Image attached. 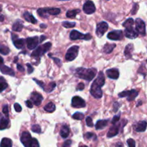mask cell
Returning <instances> with one entry per match:
<instances>
[{"instance_id":"484cf974","label":"cell","mask_w":147,"mask_h":147,"mask_svg":"<svg viewBox=\"0 0 147 147\" xmlns=\"http://www.w3.org/2000/svg\"><path fill=\"white\" fill-rule=\"evenodd\" d=\"M23 16H24V18L25 19V20H27L29 22H31L32 24H36L37 23V20L34 18L32 14L29 13L28 11H25L23 14Z\"/></svg>"},{"instance_id":"7402d4cb","label":"cell","mask_w":147,"mask_h":147,"mask_svg":"<svg viewBox=\"0 0 147 147\" xmlns=\"http://www.w3.org/2000/svg\"><path fill=\"white\" fill-rule=\"evenodd\" d=\"M108 123H109V119L98 121L96 124V130H101V129H105L107 126Z\"/></svg>"},{"instance_id":"2e32d148","label":"cell","mask_w":147,"mask_h":147,"mask_svg":"<svg viewBox=\"0 0 147 147\" xmlns=\"http://www.w3.org/2000/svg\"><path fill=\"white\" fill-rule=\"evenodd\" d=\"M139 33L136 30V29H134L133 27H128L125 29V36L129 39H135L138 37Z\"/></svg>"},{"instance_id":"b9f144b4","label":"cell","mask_w":147,"mask_h":147,"mask_svg":"<svg viewBox=\"0 0 147 147\" xmlns=\"http://www.w3.org/2000/svg\"><path fill=\"white\" fill-rule=\"evenodd\" d=\"M33 80H34V81L36 82V83H37V85H39V86H40L43 90H45V83H43V82L40 81V80H38L36 78H33Z\"/></svg>"},{"instance_id":"cb8c5ba5","label":"cell","mask_w":147,"mask_h":147,"mask_svg":"<svg viewBox=\"0 0 147 147\" xmlns=\"http://www.w3.org/2000/svg\"><path fill=\"white\" fill-rule=\"evenodd\" d=\"M26 43V40L24 39L17 38L16 40H13V44L17 49H22L24 47V45Z\"/></svg>"},{"instance_id":"7bdbcfd3","label":"cell","mask_w":147,"mask_h":147,"mask_svg":"<svg viewBox=\"0 0 147 147\" xmlns=\"http://www.w3.org/2000/svg\"><path fill=\"white\" fill-rule=\"evenodd\" d=\"M2 112L4 114L6 115V116H8L9 114V108H8V105H4L2 108Z\"/></svg>"},{"instance_id":"4fadbf2b","label":"cell","mask_w":147,"mask_h":147,"mask_svg":"<svg viewBox=\"0 0 147 147\" xmlns=\"http://www.w3.org/2000/svg\"><path fill=\"white\" fill-rule=\"evenodd\" d=\"M83 11L87 14H91L96 11V7L93 1H87L84 4L83 7Z\"/></svg>"},{"instance_id":"4316f807","label":"cell","mask_w":147,"mask_h":147,"mask_svg":"<svg viewBox=\"0 0 147 147\" xmlns=\"http://www.w3.org/2000/svg\"><path fill=\"white\" fill-rule=\"evenodd\" d=\"M21 20H18L13 24L12 25V30L15 32H20L22 31L23 28V24Z\"/></svg>"},{"instance_id":"d6986e66","label":"cell","mask_w":147,"mask_h":147,"mask_svg":"<svg viewBox=\"0 0 147 147\" xmlns=\"http://www.w3.org/2000/svg\"><path fill=\"white\" fill-rule=\"evenodd\" d=\"M147 126V123L145 121H141L138 122L136 125L135 126L134 129L135 131L137 132H144L146 131Z\"/></svg>"},{"instance_id":"74e56055","label":"cell","mask_w":147,"mask_h":147,"mask_svg":"<svg viewBox=\"0 0 147 147\" xmlns=\"http://www.w3.org/2000/svg\"><path fill=\"white\" fill-rule=\"evenodd\" d=\"M76 22H70L65 21L63 22V26L65 28H72L76 26Z\"/></svg>"},{"instance_id":"db71d44e","label":"cell","mask_w":147,"mask_h":147,"mask_svg":"<svg viewBox=\"0 0 147 147\" xmlns=\"http://www.w3.org/2000/svg\"><path fill=\"white\" fill-rule=\"evenodd\" d=\"M17 69H18V70L19 71H20V72H24V67H23V66L22 65H20V64H17Z\"/></svg>"},{"instance_id":"c3c4849f","label":"cell","mask_w":147,"mask_h":147,"mask_svg":"<svg viewBox=\"0 0 147 147\" xmlns=\"http://www.w3.org/2000/svg\"><path fill=\"white\" fill-rule=\"evenodd\" d=\"M121 106V105L119 104L118 102H115L114 103H113V111L114 112H116L118 111V109H119V107Z\"/></svg>"},{"instance_id":"680465c9","label":"cell","mask_w":147,"mask_h":147,"mask_svg":"<svg viewBox=\"0 0 147 147\" xmlns=\"http://www.w3.org/2000/svg\"><path fill=\"white\" fill-rule=\"evenodd\" d=\"M4 20V17L2 14H0V22H3Z\"/></svg>"},{"instance_id":"f6af8a7d","label":"cell","mask_w":147,"mask_h":147,"mask_svg":"<svg viewBox=\"0 0 147 147\" xmlns=\"http://www.w3.org/2000/svg\"><path fill=\"white\" fill-rule=\"evenodd\" d=\"M14 108L17 112H21L22 111V107H21V106L19 104V103H14Z\"/></svg>"},{"instance_id":"f546056e","label":"cell","mask_w":147,"mask_h":147,"mask_svg":"<svg viewBox=\"0 0 147 147\" xmlns=\"http://www.w3.org/2000/svg\"><path fill=\"white\" fill-rule=\"evenodd\" d=\"M55 105L53 103H52V102H50V103H48L45 106L44 109L45 111L48 112V113H53V112L55 111Z\"/></svg>"},{"instance_id":"83f0119b","label":"cell","mask_w":147,"mask_h":147,"mask_svg":"<svg viewBox=\"0 0 147 147\" xmlns=\"http://www.w3.org/2000/svg\"><path fill=\"white\" fill-rule=\"evenodd\" d=\"M116 44H106L104 45L103 48V52L106 54H109V53H111L113 50V49L116 47Z\"/></svg>"},{"instance_id":"9c48e42d","label":"cell","mask_w":147,"mask_h":147,"mask_svg":"<svg viewBox=\"0 0 147 147\" xmlns=\"http://www.w3.org/2000/svg\"><path fill=\"white\" fill-rule=\"evenodd\" d=\"M109 29V24L106 22H101L98 23L96 26V33L98 37H101L103 34L106 32V31Z\"/></svg>"},{"instance_id":"f907efd6","label":"cell","mask_w":147,"mask_h":147,"mask_svg":"<svg viewBox=\"0 0 147 147\" xmlns=\"http://www.w3.org/2000/svg\"><path fill=\"white\" fill-rule=\"evenodd\" d=\"M138 8H139V5H138V4H134V6L133 7V9H132L131 10V14H136V12L137 11Z\"/></svg>"},{"instance_id":"7c38bea8","label":"cell","mask_w":147,"mask_h":147,"mask_svg":"<svg viewBox=\"0 0 147 147\" xmlns=\"http://www.w3.org/2000/svg\"><path fill=\"white\" fill-rule=\"evenodd\" d=\"M26 44H27V47L29 50H34L39 44L38 37L35 36V37H28L26 39Z\"/></svg>"},{"instance_id":"f35d334b","label":"cell","mask_w":147,"mask_h":147,"mask_svg":"<svg viewBox=\"0 0 147 147\" xmlns=\"http://www.w3.org/2000/svg\"><path fill=\"white\" fill-rule=\"evenodd\" d=\"M85 139H94V140H96L97 139V137H96V134H94L93 133H91V132H88L86 134L84 135Z\"/></svg>"},{"instance_id":"8fae6325","label":"cell","mask_w":147,"mask_h":147,"mask_svg":"<svg viewBox=\"0 0 147 147\" xmlns=\"http://www.w3.org/2000/svg\"><path fill=\"white\" fill-rule=\"evenodd\" d=\"M71 105L73 107L79 109V108H84L86 107V101L80 96H74L72 98Z\"/></svg>"},{"instance_id":"91938a15","label":"cell","mask_w":147,"mask_h":147,"mask_svg":"<svg viewBox=\"0 0 147 147\" xmlns=\"http://www.w3.org/2000/svg\"><path fill=\"white\" fill-rule=\"evenodd\" d=\"M40 27H46L47 26L45 25V24H41V25H40Z\"/></svg>"},{"instance_id":"ab89813d","label":"cell","mask_w":147,"mask_h":147,"mask_svg":"<svg viewBox=\"0 0 147 147\" xmlns=\"http://www.w3.org/2000/svg\"><path fill=\"white\" fill-rule=\"evenodd\" d=\"M86 125H87L88 127H93V120H92L91 117H90V116H88L86 119Z\"/></svg>"},{"instance_id":"3957f363","label":"cell","mask_w":147,"mask_h":147,"mask_svg":"<svg viewBox=\"0 0 147 147\" xmlns=\"http://www.w3.org/2000/svg\"><path fill=\"white\" fill-rule=\"evenodd\" d=\"M20 141L24 147H40L38 141L32 138L31 134L27 131H24L22 134Z\"/></svg>"},{"instance_id":"8d00e7d4","label":"cell","mask_w":147,"mask_h":147,"mask_svg":"<svg viewBox=\"0 0 147 147\" xmlns=\"http://www.w3.org/2000/svg\"><path fill=\"white\" fill-rule=\"evenodd\" d=\"M31 130L33 132H34V133H37V134L41 133V131H42L41 127H40V125H38V124L33 125L31 128Z\"/></svg>"},{"instance_id":"30bf717a","label":"cell","mask_w":147,"mask_h":147,"mask_svg":"<svg viewBox=\"0 0 147 147\" xmlns=\"http://www.w3.org/2000/svg\"><path fill=\"white\" fill-rule=\"evenodd\" d=\"M136 30L139 34L144 36L146 34V25L142 19L137 18L136 20Z\"/></svg>"},{"instance_id":"7a4b0ae2","label":"cell","mask_w":147,"mask_h":147,"mask_svg":"<svg viewBox=\"0 0 147 147\" xmlns=\"http://www.w3.org/2000/svg\"><path fill=\"white\" fill-rule=\"evenodd\" d=\"M97 70L96 68H83L78 67L76 70V76L79 78L83 79L87 81H91L96 76Z\"/></svg>"},{"instance_id":"ba28073f","label":"cell","mask_w":147,"mask_h":147,"mask_svg":"<svg viewBox=\"0 0 147 147\" xmlns=\"http://www.w3.org/2000/svg\"><path fill=\"white\" fill-rule=\"evenodd\" d=\"M139 95V92L136 90H126V91H123L122 93H119V96L120 98H127V100L129 101H132V100H134L137 96Z\"/></svg>"},{"instance_id":"9f6ffc18","label":"cell","mask_w":147,"mask_h":147,"mask_svg":"<svg viewBox=\"0 0 147 147\" xmlns=\"http://www.w3.org/2000/svg\"><path fill=\"white\" fill-rule=\"evenodd\" d=\"M116 147H123V144L121 143V142H119V143L116 144Z\"/></svg>"},{"instance_id":"6125c7cd","label":"cell","mask_w":147,"mask_h":147,"mask_svg":"<svg viewBox=\"0 0 147 147\" xmlns=\"http://www.w3.org/2000/svg\"><path fill=\"white\" fill-rule=\"evenodd\" d=\"M1 5H0V11H1Z\"/></svg>"},{"instance_id":"ffe728a7","label":"cell","mask_w":147,"mask_h":147,"mask_svg":"<svg viewBox=\"0 0 147 147\" xmlns=\"http://www.w3.org/2000/svg\"><path fill=\"white\" fill-rule=\"evenodd\" d=\"M0 71L1 73L4 75H8L10 76H15V73H14V70L11 68H10L9 67L6 65H2L0 67Z\"/></svg>"},{"instance_id":"52a82bcc","label":"cell","mask_w":147,"mask_h":147,"mask_svg":"<svg viewBox=\"0 0 147 147\" xmlns=\"http://www.w3.org/2000/svg\"><path fill=\"white\" fill-rule=\"evenodd\" d=\"M79 47L78 45H74L70 47L67 50L65 54V59L67 61H73L77 57L78 55Z\"/></svg>"},{"instance_id":"60d3db41","label":"cell","mask_w":147,"mask_h":147,"mask_svg":"<svg viewBox=\"0 0 147 147\" xmlns=\"http://www.w3.org/2000/svg\"><path fill=\"white\" fill-rule=\"evenodd\" d=\"M127 144L129 147H136V142H135V141L132 139H128Z\"/></svg>"},{"instance_id":"6f0895ef","label":"cell","mask_w":147,"mask_h":147,"mask_svg":"<svg viewBox=\"0 0 147 147\" xmlns=\"http://www.w3.org/2000/svg\"><path fill=\"white\" fill-rule=\"evenodd\" d=\"M45 39H46V37L45 36H44V35H42L41 37H40V42H42L43 41V40H45Z\"/></svg>"},{"instance_id":"e0dca14e","label":"cell","mask_w":147,"mask_h":147,"mask_svg":"<svg viewBox=\"0 0 147 147\" xmlns=\"http://www.w3.org/2000/svg\"><path fill=\"white\" fill-rule=\"evenodd\" d=\"M106 74L109 78L113 79V80H117L119 77V71L116 68L109 69L106 70Z\"/></svg>"},{"instance_id":"f1b7e54d","label":"cell","mask_w":147,"mask_h":147,"mask_svg":"<svg viewBox=\"0 0 147 147\" xmlns=\"http://www.w3.org/2000/svg\"><path fill=\"white\" fill-rule=\"evenodd\" d=\"M0 147H12V141L9 138H3L1 141Z\"/></svg>"},{"instance_id":"44dd1931","label":"cell","mask_w":147,"mask_h":147,"mask_svg":"<svg viewBox=\"0 0 147 147\" xmlns=\"http://www.w3.org/2000/svg\"><path fill=\"white\" fill-rule=\"evenodd\" d=\"M60 134L61 137L63 138V139L68 137V136L70 135V128H69L67 125L65 124L62 126L61 129H60Z\"/></svg>"},{"instance_id":"681fc988","label":"cell","mask_w":147,"mask_h":147,"mask_svg":"<svg viewBox=\"0 0 147 147\" xmlns=\"http://www.w3.org/2000/svg\"><path fill=\"white\" fill-rule=\"evenodd\" d=\"M71 144H72L71 140H66L65 142H64V144H63V147H70L71 146Z\"/></svg>"},{"instance_id":"bcb514c9","label":"cell","mask_w":147,"mask_h":147,"mask_svg":"<svg viewBox=\"0 0 147 147\" xmlns=\"http://www.w3.org/2000/svg\"><path fill=\"white\" fill-rule=\"evenodd\" d=\"M27 68H28V70H27V73H28V74H31L32 73H33V71H34V68H33L32 66L30 63H27Z\"/></svg>"},{"instance_id":"be15d7a7","label":"cell","mask_w":147,"mask_h":147,"mask_svg":"<svg viewBox=\"0 0 147 147\" xmlns=\"http://www.w3.org/2000/svg\"><path fill=\"white\" fill-rule=\"evenodd\" d=\"M146 62H147V60H146Z\"/></svg>"},{"instance_id":"d590c367","label":"cell","mask_w":147,"mask_h":147,"mask_svg":"<svg viewBox=\"0 0 147 147\" xmlns=\"http://www.w3.org/2000/svg\"><path fill=\"white\" fill-rule=\"evenodd\" d=\"M73 118L74 119H76V120L80 121L84 119V115H83V113H80V112H76L73 115Z\"/></svg>"},{"instance_id":"11a10c76","label":"cell","mask_w":147,"mask_h":147,"mask_svg":"<svg viewBox=\"0 0 147 147\" xmlns=\"http://www.w3.org/2000/svg\"><path fill=\"white\" fill-rule=\"evenodd\" d=\"M2 65H4V59L0 56V67Z\"/></svg>"},{"instance_id":"5b68a950","label":"cell","mask_w":147,"mask_h":147,"mask_svg":"<svg viewBox=\"0 0 147 147\" xmlns=\"http://www.w3.org/2000/svg\"><path fill=\"white\" fill-rule=\"evenodd\" d=\"M52 44L51 42H48L45 43L44 45L41 46H39L37 47L34 51L31 54V57H39L42 56L45 53H47V51L50 50V49L51 48Z\"/></svg>"},{"instance_id":"e575fe53","label":"cell","mask_w":147,"mask_h":147,"mask_svg":"<svg viewBox=\"0 0 147 147\" xmlns=\"http://www.w3.org/2000/svg\"><path fill=\"white\" fill-rule=\"evenodd\" d=\"M55 87H56L55 83V82H52V83H50V84L48 85V86L45 87V88L44 90H46L47 93H50V92H52L55 88Z\"/></svg>"},{"instance_id":"7dc6e473","label":"cell","mask_w":147,"mask_h":147,"mask_svg":"<svg viewBox=\"0 0 147 147\" xmlns=\"http://www.w3.org/2000/svg\"><path fill=\"white\" fill-rule=\"evenodd\" d=\"M52 58H53V60H54L55 63H56V65H58L59 67H61L62 62H61V60H60V59L57 58V57H52Z\"/></svg>"},{"instance_id":"94428289","label":"cell","mask_w":147,"mask_h":147,"mask_svg":"<svg viewBox=\"0 0 147 147\" xmlns=\"http://www.w3.org/2000/svg\"><path fill=\"white\" fill-rule=\"evenodd\" d=\"M79 147H88L87 146H86V145H82V146H79Z\"/></svg>"},{"instance_id":"5bb4252c","label":"cell","mask_w":147,"mask_h":147,"mask_svg":"<svg viewBox=\"0 0 147 147\" xmlns=\"http://www.w3.org/2000/svg\"><path fill=\"white\" fill-rule=\"evenodd\" d=\"M123 32L121 30H114L108 34L107 37L111 40H121L123 38Z\"/></svg>"},{"instance_id":"277c9868","label":"cell","mask_w":147,"mask_h":147,"mask_svg":"<svg viewBox=\"0 0 147 147\" xmlns=\"http://www.w3.org/2000/svg\"><path fill=\"white\" fill-rule=\"evenodd\" d=\"M60 13V9L59 8H40L37 9V14L43 18H47L49 15H57Z\"/></svg>"},{"instance_id":"9a60e30c","label":"cell","mask_w":147,"mask_h":147,"mask_svg":"<svg viewBox=\"0 0 147 147\" xmlns=\"http://www.w3.org/2000/svg\"><path fill=\"white\" fill-rule=\"evenodd\" d=\"M32 102L35 106H40L41 104L42 101L43 100V97L40 93H37V92H32L30 96Z\"/></svg>"},{"instance_id":"d6a6232c","label":"cell","mask_w":147,"mask_h":147,"mask_svg":"<svg viewBox=\"0 0 147 147\" xmlns=\"http://www.w3.org/2000/svg\"><path fill=\"white\" fill-rule=\"evenodd\" d=\"M134 24V21L133 19L129 18L123 23V26L125 28H128V27H133Z\"/></svg>"},{"instance_id":"ac0fdd59","label":"cell","mask_w":147,"mask_h":147,"mask_svg":"<svg viewBox=\"0 0 147 147\" xmlns=\"http://www.w3.org/2000/svg\"><path fill=\"white\" fill-rule=\"evenodd\" d=\"M119 128H120V125L119 124H114L113 126H111L107 134V137L112 138L113 136H116L119 133Z\"/></svg>"},{"instance_id":"4dcf8cb0","label":"cell","mask_w":147,"mask_h":147,"mask_svg":"<svg viewBox=\"0 0 147 147\" xmlns=\"http://www.w3.org/2000/svg\"><path fill=\"white\" fill-rule=\"evenodd\" d=\"M7 87H8V84L6 82L5 79L3 77H0V93L7 89Z\"/></svg>"},{"instance_id":"836d02e7","label":"cell","mask_w":147,"mask_h":147,"mask_svg":"<svg viewBox=\"0 0 147 147\" xmlns=\"http://www.w3.org/2000/svg\"><path fill=\"white\" fill-rule=\"evenodd\" d=\"M10 50L8 47L7 46H4V45H1L0 46V53L4 55H7L9 53Z\"/></svg>"},{"instance_id":"f5cc1de1","label":"cell","mask_w":147,"mask_h":147,"mask_svg":"<svg viewBox=\"0 0 147 147\" xmlns=\"http://www.w3.org/2000/svg\"><path fill=\"white\" fill-rule=\"evenodd\" d=\"M25 104L26 106H27L28 108H30V109H32V108L33 107V103H32L30 100H26Z\"/></svg>"},{"instance_id":"1f68e13d","label":"cell","mask_w":147,"mask_h":147,"mask_svg":"<svg viewBox=\"0 0 147 147\" xmlns=\"http://www.w3.org/2000/svg\"><path fill=\"white\" fill-rule=\"evenodd\" d=\"M80 11L79 9L70 10V11H67V13H66V17H68V18H74Z\"/></svg>"},{"instance_id":"d4e9b609","label":"cell","mask_w":147,"mask_h":147,"mask_svg":"<svg viewBox=\"0 0 147 147\" xmlns=\"http://www.w3.org/2000/svg\"><path fill=\"white\" fill-rule=\"evenodd\" d=\"M9 120L7 117H1L0 119V130L2 131L8 128Z\"/></svg>"},{"instance_id":"603a6c76","label":"cell","mask_w":147,"mask_h":147,"mask_svg":"<svg viewBox=\"0 0 147 147\" xmlns=\"http://www.w3.org/2000/svg\"><path fill=\"white\" fill-rule=\"evenodd\" d=\"M134 50L133 44H129L124 50V55L126 59H130L132 57V52Z\"/></svg>"},{"instance_id":"8992f818","label":"cell","mask_w":147,"mask_h":147,"mask_svg":"<svg viewBox=\"0 0 147 147\" xmlns=\"http://www.w3.org/2000/svg\"><path fill=\"white\" fill-rule=\"evenodd\" d=\"M70 40H78V39H81V40H90V39L92 38V36L90 35V34L88 33V34H84L83 33L77 31V30H72L70 32Z\"/></svg>"},{"instance_id":"816d5d0a","label":"cell","mask_w":147,"mask_h":147,"mask_svg":"<svg viewBox=\"0 0 147 147\" xmlns=\"http://www.w3.org/2000/svg\"><path fill=\"white\" fill-rule=\"evenodd\" d=\"M84 88H85V85L83 84V83H80L78 85L77 88L76 89H77V90H83V89H84Z\"/></svg>"},{"instance_id":"ee69618b","label":"cell","mask_w":147,"mask_h":147,"mask_svg":"<svg viewBox=\"0 0 147 147\" xmlns=\"http://www.w3.org/2000/svg\"><path fill=\"white\" fill-rule=\"evenodd\" d=\"M119 119H120V114L116 115V116H115L113 118V119H112L111 123H113V124H116V123H117L118 121H119Z\"/></svg>"},{"instance_id":"6da1fadb","label":"cell","mask_w":147,"mask_h":147,"mask_svg":"<svg viewBox=\"0 0 147 147\" xmlns=\"http://www.w3.org/2000/svg\"><path fill=\"white\" fill-rule=\"evenodd\" d=\"M105 84V76L102 71L99 72L98 77L92 83L90 89V93L96 98H100L103 96L101 88Z\"/></svg>"}]
</instances>
